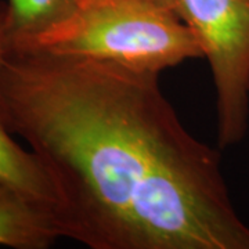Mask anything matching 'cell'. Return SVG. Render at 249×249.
Masks as SVG:
<instances>
[{
  "label": "cell",
  "mask_w": 249,
  "mask_h": 249,
  "mask_svg": "<svg viewBox=\"0 0 249 249\" xmlns=\"http://www.w3.org/2000/svg\"><path fill=\"white\" fill-rule=\"evenodd\" d=\"M64 238L57 206L0 183V245L46 249Z\"/></svg>",
  "instance_id": "277c9868"
},
{
  "label": "cell",
  "mask_w": 249,
  "mask_h": 249,
  "mask_svg": "<svg viewBox=\"0 0 249 249\" xmlns=\"http://www.w3.org/2000/svg\"><path fill=\"white\" fill-rule=\"evenodd\" d=\"M97 1H107V0H82V6L88 3H97Z\"/></svg>",
  "instance_id": "ba28073f"
},
{
  "label": "cell",
  "mask_w": 249,
  "mask_h": 249,
  "mask_svg": "<svg viewBox=\"0 0 249 249\" xmlns=\"http://www.w3.org/2000/svg\"><path fill=\"white\" fill-rule=\"evenodd\" d=\"M0 183L9 184L57 206L58 196L50 175L31 150L14 139L0 115Z\"/></svg>",
  "instance_id": "8992f818"
},
{
  "label": "cell",
  "mask_w": 249,
  "mask_h": 249,
  "mask_svg": "<svg viewBox=\"0 0 249 249\" xmlns=\"http://www.w3.org/2000/svg\"><path fill=\"white\" fill-rule=\"evenodd\" d=\"M158 78L10 49L0 115L50 175L64 238L90 249H249L222 154L187 130Z\"/></svg>",
  "instance_id": "6da1fadb"
},
{
  "label": "cell",
  "mask_w": 249,
  "mask_h": 249,
  "mask_svg": "<svg viewBox=\"0 0 249 249\" xmlns=\"http://www.w3.org/2000/svg\"><path fill=\"white\" fill-rule=\"evenodd\" d=\"M9 50L31 45L72 18L82 0H7Z\"/></svg>",
  "instance_id": "5b68a950"
},
{
  "label": "cell",
  "mask_w": 249,
  "mask_h": 249,
  "mask_svg": "<svg viewBox=\"0 0 249 249\" xmlns=\"http://www.w3.org/2000/svg\"><path fill=\"white\" fill-rule=\"evenodd\" d=\"M18 49L86 57L151 73L204 57L193 31L162 0L83 4L68 21Z\"/></svg>",
  "instance_id": "7a4b0ae2"
},
{
  "label": "cell",
  "mask_w": 249,
  "mask_h": 249,
  "mask_svg": "<svg viewBox=\"0 0 249 249\" xmlns=\"http://www.w3.org/2000/svg\"><path fill=\"white\" fill-rule=\"evenodd\" d=\"M9 52L7 37V3L0 0V64Z\"/></svg>",
  "instance_id": "52a82bcc"
},
{
  "label": "cell",
  "mask_w": 249,
  "mask_h": 249,
  "mask_svg": "<svg viewBox=\"0 0 249 249\" xmlns=\"http://www.w3.org/2000/svg\"><path fill=\"white\" fill-rule=\"evenodd\" d=\"M193 31L216 90L217 144H240L249 126V0H162Z\"/></svg>",
  "instance_id": "3957f363"
}]
</instances>
